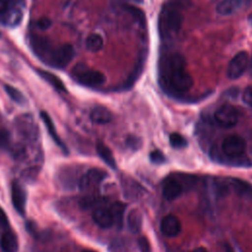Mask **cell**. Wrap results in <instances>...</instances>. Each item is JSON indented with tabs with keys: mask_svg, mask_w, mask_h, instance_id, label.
<instances>
[{
	"mask_svg": "<svg viewBox=\"0 0 252 252\" xmlns=\"http://www.w3.org/2000/svg\"><path fill=\"white\" fill-rule=\"evenodd\" d=\"M37 73L43 80H45L50 86H52L57 91L66 92V88H65L63 82L54 74L47 72V71H43V70H37Z\"/></svg>",
	"mask_w": 252,
	"mask_h": 252,
	"instance_id": "19",
	"label": "cell"
},
{
	"mask_svg": "<svg viewBox=\"0 0 252 252\" xmlns=\"http://www.w3.org/2000/svg\"><path fill=\"white\" fill-rule=\"evenodd\" d=\"M4 89H5V92L7 93V94L11 97V99H13L15 102L17 103H20V104H23L26 99H25V96L24 94L17 89H15L14 87L10 86V85H5L4 86Z\"/></svg>",
	"mask_w": 252,
	"mask_h": 252,
	"instance_id": "23",
	"label": "cell"
},
{
	"mask_svg": "<svg viewBox=\"0 0 252 252\" xmlns=\"http://www.w3.org/2000/svg\"><path fill=\"white\" fill-rule=\"evenodd\" d=\"M159 79L164 89L175 94H183L193 86V79L185 69V60L177 53L167 54L160 59Z\"/></svg>",
	"mask_w": 252,
	"mask_h": 252,
	"instance_id": "1",
	"label": "cell"
},
{
	"mask_svg": "<svg viewBox=\"0 0 252 252\" xmlns=\"http://www.w3.org/2000/svg\"><path fill=\"white\" fill-rule=\"evenodd\" d=\"M248 67V54L245 51L238 52L229 62L227 67V77L236 80L246 71Z\"/></svg>",
	"mask_w": 252,
	"mask_h": 252,
	"instance_id": "8",
	"label": "cell"
},
{
	"mask_svg": "<svg viewBox=\"0 0 252 252\" xmlns=\"http://www.w3.org/2000/svg\"><path fill=\"white\" fill-rule=\"evenodd\" d=\"M169 143L173 148L180 149V148H183L186 146L187 141L182 135H180L178 133H172L169 136Z\"/></svg>",
	"mask_w": 252,
	"mask_h": 252,
	"instance_id": "25",
	"label": "cell"
},
{
	"mask_svg": "<svg viewBox=\"0 0 252 252\" xmlns=\"http://www.w3.org/2000/svg\"><path fill=\"white\" fill-rule=\"evenodd\" d=\"M192 252H208V250L206 248H204V247H197Z\"/></svg>",
	"mask_w": 252,
	"mask_h": 252,
	"instance_id": "33",
	"label": "cell"
},
{
	"mask_svg": "<svg viewBox=\"0 0 252 252\" xmlns=\"http://www.w3.org/2000/svg\"><path fill=\"white\" fill-rule=\"evenodd\" d=\"M90 117L92 121L96 124H106L111 121L112 114L104 106H95L92 109Z\"/></svg>",
	"mask_w": 252,
	"mask_h": 252,
	"instance_id": "17",
	"label": "cell"
},
{
	"mask_svg": "<svg viewBox=\"0 0 252 252\" xmlns=\"http://www.w3.org/2000/svg\"><path fill=\"white\" fill-rule=\"evenodd\" d=\"M96 153L99 156V158L111 168L115 169L116 168V161L115 158L111 153V151L109 150V148L104 145L101 142H98L96 144Z\"/></svg>",
	"mask_w": 252,
	"mask_h": 252,
	"instance_id": "18",
	"label": "cell"
},
{
	"mask_svg": "<svg viewBox=\"0 0 252 252\" xmlns=\"http://www.w3.org/2000/svg\"><path fill=\"white\" fill-rule=\"evenodd\" d=\"M11 198L15 210L21 215L26 214V204H27V194L25 189L18 181H14L11 186Z\"/></svg>",
	"mask_w": 252,
	"mask_h": 252,
	"instance_id": "10",
	"label": "cell"
},
{
	"mask_svg": "<svg viewBox=\"0 0 252 252\" xmlns=\"http://www.w3.org/2000/svg\"><path fill=\"white\" fill-rule=\"evenodd\" d=\"M218 125L222 128H230L234 126L239 118V112L236 107L231 104L220 105L214 114Z\"/></svg>",
	"mask_w": 252,
	"mask_h": 252,
	"instance_id": "5",
	"label": "cell"
},
{
	"mask_svg": "<svg viewBox=\"0 0 252 252\" xmlns=\"http://www.w3.org/2000/svg\"><path fill=\"white\" fill-rule=\"evenodd\" d=\"M31 45H32V48L34 51V53L36 55H38L42 60L46 57V55L52 48L51 43L47 38L37 36V35L32 36Z\"/></svg>",
	"mask_w": 252,
	"mask_h": 252,
	"instance_id": "14",
	"label": "cell"
},
{
	"mask_svg": "<svg viewBox=\"0 0 252 252\" xmlns=\"http://www.w3.org/2000/svg\"><path fill=\"white\" fill-rule=\"evenodd\" d=\"M150 159L153 161V162H157V163H160V162H163L165 160V158L163 156V154L158 150L156 151H153L151 152L150 154Z\"/></svg>",
	"mask_w": 252,
	"mask_h": 252,
	"instance_id": "26",
	"label": "cell"
},
{
	"mask_svg": "<svg viewBox=\"0 0 252 252\" xmlns=\"http://www.w3.org/2000/svg\"><path fill=\"white\" fill-rule=\"evenodd\" d=\"M93 220L101 228H109L115 224L114 212L111 205H98L93 211Z\"/></svg>",
	"mask_w": 252,
	"mask_h": 252,
	"instance_id": "6",
	"label": "cell"
},
{
	"mask_svg": "<svg viewBox=\"0 0 252 252\" xmlns=\"http://www.w3.org/2000/svg\"><path fill=\"white\" fill-rule=\"evenodd\" d=\"M160 230L164 235L168 237H174L181 231L180 220L173 215H167L161 220Z\"/></svg>",
	"mask_w": 252,
	"mask_h": 252,
	"instance_id": "11",
	"label": "cell"
},
{
	"mask_svg": "<svg viewBox=\"0 0 252 252\" xmlns=\"http://www.w3.org/2000/svg\"><path fill=\"white\" fill-rule=\"evenodd\" d=\"M73 77L77 82L87 87H97L105 82V77L101 72L90 69L83 64L74 68Z\"/></svg>",
	"mask_w": 252,
	"mask_h": 252,
	"instance_id": "4",
	"label": "cell"
},
{
	"mask_svg": "<svg viewBox=\"0 0 252 252\" xmlns=\"http://www.w3.org/2000/svg\"><path fill=\"white\" fill-rule=\"evenodd\" d=\"M242 99L247 105L252 107V86H249L244 90L242 94Z\"/></svg>",
	"mask_w": 252,
	"mask_h": 252,
	"instance_id": "28",
	"label": "cell"
},
{
	"mask_svg": "<svg viewBox=\"0 0 252 252\" xmlns=\"http://www.w3.org/2000/svg\"><path fill=\"white\" fill-rule=\"evenodd\" d=\"M83 252H94V251H92V250H84Z\"/></svg>",
	"mask_w": 252,
	"mask_h": 252,
	"instance_id": "35",
	"label": "cell"
},
{
	"mask_svg": "<svg viewBox=\"0 0 252 252\" xmlns=\"http://www.w3.org/2000/svg\"><path fill=\"white\" fill-rule=\"evenodd\" d=\"M102 45L103 39L98 33H91L86 39V47L92 52H96L100 50Z\"/></svg>",
	"mask_w": 252,
	"mask_h": 252,
	"instance_id": "21",
	"label": "cell"
},
{
	"mask_svg": "<svg viewBox=\"0 0 252 252\" xmlns=\"http://www.w3.org/2000/svg\"><path fill=\"white\" fill-rule=\"evenodd\" d=\"M222 152L230 158L242 156L246 150V141L238 135H229L221 143Z\"/></svg>",
	"mask_w": 252,
	"mask_h": 252,
	"instance_id": "7",
	"label": "cell"
},
{
	"mask_svg": "<svg viewBox=\"0 0 252 252\" xmlns=\"http://www.w3.org/2000/svg\"><path fill=\"white\" fill-rule=\"evenodd\" d=\"M40 116H41V119H42V121H43V123H44V125H45V127H46V129H47V131H48V133H49V135H50V137H51L52 140L54 141V143H55L62 151H64L65 153H67V152H68V151H67V148H66L65 144L61 141L59 135L57 134L56 128H55V126H54V124H53V121L51 120L50 116H49L45 111H41V112H40Z\"/></svg>",
	"mask_w": 252,
	"mask_h": 252,
	"instance_id": "15",
	"label": "cell"
},
{
	"mask_svg": "<svg viewBox=\"0 0 252 252\" xmlns=\"http://www.w3.org/2000/svg\"><path fill=\"white\" fill-rule=\"evenodd\" d=\"M248 3V0H222L217 6V12L220 15H230L241 8H243Z\"/></svg>",
	"mask_w": 252,
	"mask_h": 252,
	"instance_id": "13",
	"label": "cell"
},
{
	"mask_svg": "<svg viewBox=\"0 0 252 252\" xmlns=\"http://www.w3.org/2000/svg\"><path fill=\"white\" fill-rule=\"evenodd\" d=\"M9 144V133L5 130L0 131V146L6 147Z\"/></svg>",
	"mask_w": 252,
	"mask_h": 252,
	"instance_id": "31",
	"label": "cell"
},
{
	"mask_svg": "<svg viewBox=\"0 0 252 252\" xmlns=\"http://www.w3.org/2000/svg\"><path fill=\"white\" fill-rule=\"evenodd\" d=\"M0 247L3 252H17L19 248L17 236L12 231H5L0 238Z\"/></svg>",
	"mask_w": 252,
	"mask_h": 252,
	"instance_id": "16",
	"label": "cell"
},
{
	"mask_svg": "<svg viewBox=\"0 0 252 252\" xmlns=\"http://www.w3.org/2000/svg\"><path fill=\"white\" fill-rule=\"evenodd\" d=\"M106 172L98 169V168H92L89 169L85 174L82 175L80 181H79V186L82 190H90L94 187H96L105 177H106Z\"/></svg>",
	"mask_w": 252,
	"mask_h": 252,
	"instance_id": "9",
	"label": "cell"
},
{
	"mask_svg": "<svg viewBox=\"0 0 252 252\" xmlns=\"http://www.w3.org/2000/svg\"><path fill=\"white\" fill-rule=\"evenodd\" d=\"M113 212H114V217H115V224L118 227H121L123 223V216H124V210L125 206L119 202H115L112 204Z\"/></svg>",
	"mask_w": 252,
	"mask_h": 252,
	"instance_id": "24",
	"label": "cell"
},
{
	"mask_svg": "<svg viewBox=\"0 0 252 252\" xmlns=\"http://www.w3.org/2000/svg\"><path fill=\"white\" fill-rule=\"evenodd\" d=\"M7 224H8L7 218H6L5 214H4V212L0 208V226H6Z\"/></svg>",
	"mask_w": 252,
	"mask_h": 252,
	"instance_id": "32",
	"label": "cell"
},
{
	"mask_svg": "<svg viewBox=\"0 0 252 252\" xmlns=\"http://www.w3.org/2000/svg\"><path fill=\"white\" fill-rule=\"evenodd\" d=\"M138 245L140 247L141 252H152L150 242L146 237H144V236L140 237L138 240Z\"/></svg>",
	"mask_w": 252,
	"mask_h": 252,
	"instance_id": "27",
	"label": "cell"
},
{
	"mask_svg": "<svg viewBox=\"0 0 252 252\" xmlns=\"http://www.w3.org/2000/svg\"><path fill=\"white\" fill-rule=\"evenodd\" d=\"M249 72L252 75V60H251V64H250V67H249Z\"/></svg>",
	"mask_w": 252,
	"mask_h": 252,
	"instance_id": "34",
	"label": "cell"
},
{
	"mask_svg": "<svg viewBox=\"0 0 252 252\" xmlns=\"http://www.w3.org/2000/svg\"><path fill=\"white\" fill-rule=\"evenodd\" d=\"M231 185L233 186L234 190L240 195H252V186L243 180L233 178L231 179Z\"/></svg>",
	"mask_w": 252,
	"mask_h": 252,
	"instance_id": "22",
	"label": "cell"
},
{
	"mask_svg": "<svg viewBox=\"0 0 252 252\" xmlns=\"http://www.w3.org/2000/svg\"><path fill=\"white\" fill-rule=\"evenodd\" d=\"M14 2H15L14 0H0V15L6 14L7 12H9V9L11 8Z\"/></svg>",
	"mask_w": 252,
	"mask_h": 252,
	"instance_id": "30",
	"label": "cell"
},
{
	"mask_svg": "<svg viewBox=\"0 0 252 252\" xmlns=\"http://www.w3.org/2000/svg\"><path fill=\"white\" fill-rule=\"evenodd\" d=\"M36 26L38 29L42 30V31H45L47 29L50 28L51 26V20L49 18H46V17H42L40 18L37 23H36Z\"/></svg>",
	"mask_w": 252,
	"mask_h": 252,
	"instance_id": "29",
	"label": "cell"
},
{
	"mask_svg": "<svg viewBox=\"0 0 252 252\" xmlns=\"http://www.w3.org/2000/svg\"><path fill=\"white\" fill-rule=\"evenodd\" d=\"M74 55V47L69 43H65L57 47H52L43 60L46 62V64L52 67L62 69L72 61Z\"/></svg>",
	"mask_w": 252,
	"mask_h": 252,
	"instance_id": "3",
	"label": "cell"
},
{
	"mask_svg": "<svg viewBox=\"0 0 252 252\" xmlns=\"http://www.w3.org/2000/svg\"><path fill=\"white\" fill-rule=\"evenodd\" d=\"M131 1H135V2H142V0H131Z\"/></svg>",
	"mask_w": 252,
	"mask_h": 252,
	"instance_id": "36",
	"label": "cell"
},
{
	"mask_svg": "<svg viewBox=\"0 0 252 252\" xmlns=\"http://www.w3.org/2000/svg\"><path fill=\"white\" fill-rule=\"evenodd\" d=\"M128 227L133 233H138L142 228V216L138 210L133 209L127 218Z\"/></svg>",
	"mask_w": 252,
	"mask_h": 252,
	"instance_id": "20",
	"label": "cell"
},
{
	"mask_svg": "<svg viewBox=\"0 0 252 252\" xmlns=\"http://www.w3.org/2000/svg\"><path fill=\"white\" fill-rule=\"evenodd\" d=\"M190 4V0H168L163 4L158 16V32L163 40H169L178 33L183 22L181 11Z\"/></svg>",
	"mask_w": 252,
	"mask_h": 252,
	"instance_id": "2",
	"label": "cell"
},
{
	"mask_svg": "<svg viewBox=\"0 0 252 252\" xmlns=\"http://www.w3.org/2000/svg\"><path fill=\"white\" fill-rule=\"evenodd\" d=\"M182 193V185L174 178H167L162 184V195L164 199L172 201Z\"/></svg>",
	"mask_w": 252,
	"mask_h": 252,
	"instance_id": "12",
	"label": "cell"
},
{
	"mask_svg": "<svg viewBox=\"0 0 252 252\" xmlns=\"http://www.w3.org/2000/svg\"><path fill=\"white\" fill-rule=\"evenodd\" d=\"M249 20H250V22H251V23H252V15H251V16H250V18H249Z\"/></svg>",
	"mask_w": 252,
	"mask_h": 252,
	"instance_id": "37",
	"label": "cell"
}]
</instances>
